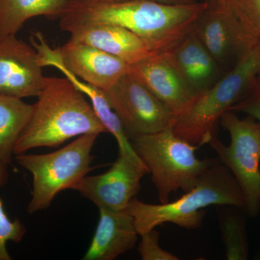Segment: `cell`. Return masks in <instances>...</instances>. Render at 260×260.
Returning <instances> with one entry per match:
<instances>
[{"label": "cell", "instance_id": "cell-23", "mask_svg": "<svg viewBox=\"0 0 260 260\" xmlns=\"http://www.w3.org/2000/svg\"><path fill=\"white\" fill-rule=\"evenodd\" d=\"M141 237L138 250L143 260H179L178 256L159 245L160 234L155 229L140 236Z\"/></svg>", "mask_w": 260, "mask_h": 260}, {"label": "cell", "instance_id": "cell-18", "mask_svg": "<svg viewBox=\"0 0 260 260\" xmlns=\"http://www.w3.org/2000/svg\"><path fill=\"white\" fill-rule=\"evenodd\" d=\"M68 0H0V39L16 36L29 19L59 18Z\"/></svg>", "mask_w": 260, "mask_h": 260}, {"label": "cell", "instance_id": "cell-9", "mask_svg": "<svg viewBox=\"0 0 260 260\" xmlns=\"http://www.w3.org/2000/svg\"><path fill=\"white\" fill-rule=\"evenodd\" d=\"M194 30L225 73L257 42L244 28L225 0H206Z\"/></svg>", "mask_w": 260, "mask_h": 260}, {"label": "cell", "instance_id": "cell-20", "mask_svg": "<svg viewBox=\"0 0 260 260\" xmlns=\"http://www.w3.org/2000/svg\"><path fill=\"white\" fill-rule=\"evenodd\" d=\"M218 220L220 234L228 260L249 259V246L244 215L237 207L219 205Z\"/></svg>", "mask_w": 260, "mask_h": 260}, {"label": "cell", "instance_id": "cell-10", "mask_svg": "<svg viewBox=\"0 0 260 260\" xmlns=\"http://www.w3.org/2000/svg\"><path fill=\"white\" fill-rule=\"evenodd\" d=\"M148 173L144 164L119 154L107 172L85 176L73 189L99 208L125 210L140 192L142 179Z\"/></svg>", "mask_w": 260, "mask_h": 260}, {"label": "cell", "instance_id": "cell-4", "mask_svg": "<svg viewBox=\"0 0 260 260\" xmlns=\"http://www.w3.org/2000/svg\"><path fill=\"white\" fill-rule=\"evenodd\" d=\"M260 72V41L209 90L197 99L192 107L176 120L172 129L179 138L198 147L216 135L222 116L242 99Z\"/></svg>", "mask_w": 260, "mask_h": 260}, {"label": "cell", "instance_id": "cell-14", "mask_svg": "<svg viewBox=\"0 0 260 260\" xmlns=\"http://www.w3.org/2000/svg\"><path fill=\"white\" fill-rule=\"evenodd\" d=\"M57 49L63 64L72 73L101 90L112 86L129 73L127 62L88 44L70 39Z\"/></svg>", "mask_w": 260, "mask_h": 260}, {"label": "cell", "instance_id": "cell-17", "mask_svg": "<svg viewBox=\"0 0 260 260\" xmlns=\"http://www.w3.org/2000/svg\"><path fill=\"white\" fill-rule=\"evenodd\" d=\"M44 65V67H54L59 70L65 78H68L90 100L97 117L107 130L108 133L112 134L117 142L119 154L129 157L135 161L143 164L135 153L119 116L113 110L102 90L85 83L72 73L63 64L60 54L56 49H50L46 53Z\"/></svg>", "mask_w": 260, "mask_h": 260}, {"label": "cell", "instance_id": "cell-15", "mask_svg": "<svg viewBox=\"0 0 260 260\" xmlns=\"http://www.w3.org/2000/svg\"><path fill=\"white\" fill-rule=\"evenodd\" d=\"M162 54L186 85L199 95L225 74L194 29Z\"/></svg>", "mask_w": 260, "mask_h": 260}, {"label": "cell", "instance_id": "cell-26", "mask_svg": "<svg viewBox=\"0 0 260 260\" xmlns=\"http://www.w3.org/2000/svg\"><path fill=\"white\" fill-rule=\"evenodd\" d=\"M255 259L260 260V250L258 251L257 254H256V255L255 256V258H254Z\"/></svg>", "mask_w": 260, "mask_h": 260}, {"label": "cell", "instance_id": "cell-25", "mask_svg": "<svg viewBox=\"0 0 260 260\" xmlns=\"http://www.w3.org/2000/svg\"><path fill=\"white\" fill-rule=\"evenodd\" d=\"M162 4L173 5H190L197 3L196 0H151Z\"/></svg>", "mask_w": 260, "mask_h": 260}, {"label": "cell", "instance_id": "cell-1", "mask_svg": "<svg viewBox=\"0 0 260 260\" xmlns=\"http://www.w3.org/2000/svg\"><path fill=\"white\" fill-rule=\"evenodd\" d=\"M206 4V0L184 5L151 0H68L59 19L119 25L139 36L154 52L162 54L194 28Z\"/></svg>", "mask_w": 260, "mask_h": 260}, {"label": "cell", "instance_id": "cell-2", "mask_svg": "<svg viewBox=\"0 0 260 260\" xmlns=\"http://www.w3.org/2000/svg\"><path fill=\"white\" fill-rule=\"evenodd\" d=\"M14 155L38 148H59L72 138L108 133L87 97L67 78L46 77Z\"/></svg>", "mask_w": 260, "mask_h": 260}, {"label": "cell", "instance_id": "cell-3", "mask_svg": "<svg viewBox=\"0 0 260 260\" xmlns=\"http://www.w3.org/2000/svg\"><path fill=\"white\" fill-rule=\"evenodd\" d=\"M229 205L245 210L246 200L232 172L218 158L203 174L197 185L180 198L165 204L143 203L136 198L126 208L133 217L139 236L162 224L198 229L203 225L207 207Z\"/></svg>", "mask_w": 260, "mask_h": 260}, {"label": "cell", "instance_id": "cell-24", "mask_svg": "<svg viewBox=\"0 0 260 260\" xmlns=\"http://www.w3.org/2000/svg\"><path fill=\"white\" fill-rule=\"evenodd\" d=\"M230 111L244 113L260 122V72L244 96Z\"/></svg>", "mask_w": 260, "mask_h": 260}, {"label": "cell", "instance_id": "cell-19", "mask_svg": "<svg viewBox=\"0 0 260 260\" xmlns=\"http://www.w3.org/2000/svg\"><path fill=\"white\" fill-rule=\"evenodd\" d=\"M34 104L0 95V162L9 166L17 142L30 120Z\"/></svg>", "mask_w": 260, "mask_h": 260}, {"label": "cell", "instance_id": "cell-28", "mask_svg": "<svg viewBox=\"0 0 260 260\" xmlns=\"http://www.w3.org/2000/svg\"><path fill=\"white\" fill-rule=\"evenodd\" d=\"M259 203H260V193H259Z\"/></svg>", "mask_w": 260, "mask_h": 260}, {"label": "cell", "instance_id": "cell-7", "mask_svg": "<svg viewBox=\"0 0 260 260\" xmlns=\"http://www.w3.org/2000/svg\"><path fill=\"white\" fill-rule=\"evenodd\" d=\"M220 121L229 132L230 144H224L217 135L208 144L235 178L245 198V210L254 218L260 209V122L249 116L240 119L232 111Z\"/></svg>", "mask_w": 260, "mask_h": 260}, {"label": "cell", "instance_id": "cell-21", "mask_svg": "<svg viewBox=\"0 0 260 260\" xmlns=\"http://www.w3.org/2000/svg\"><path fill=\"white\" fill-rule=\"evenodd\" d=\"M8 179V166L0 162V187L6 184ZM26 232V227L21 220L18 218L11 220L7 215L0 199V260L12 259L7 244L10 242H21Z\"/></svg>", "mask_w": 260, "mask_h": 260}, {"label": "cell", "instance_id": "cell-6", "mask_svg": "<svg viewBox=\"0 0 260 260\" xmlns=\"http://www.w3.org/2000/svg\"><path fill=\"white\" fill-rule=\"evenodd\" d=\"M99 136L81 135L51 153L15 155L19 165L32 175V197L27 208L28 213L47 209L56 195L65 189H74L91 172L94 159L92 150Z\"/></svg>", "mask_w": 260, "mask_h": 260}, {"label": "cell", "instance_id": "cell-13", "mask_svg": "<svg viewBox=\"0 0 260 260\" xmlns=\"http://www.w3.org/2000/svg\"><path fill=\"white\" fill-rule=\"evenodd\" d=\"M128 73L167 105L177 119L187 112L199 97L162 54H154L130 64Z\"/></svg>", "mask_w": 260, "mask_h": 260}, {"label": "cell", "instance_id": "cell-16", "mask_svg": "<svg viewBox=\"0 0 260 260\" xmlns=\"http://www.w3.org/2000/svg\"><path fill=\"white\" fill-rule=\"evenodd\" d=\"M99 209V223L83 260L115 259L138 242L134 218L126 210Z\"/></svg>", "mask_w": 260, "mask_h": 260}, {"label": "cell", "instance_id": "cell-8", "mask_svg": "<svg viewBox=\"0 0 260 260\" xmlns=\"http://www.w3.org/2000/svg\"><path fill=\"white\" fill-rule=\"evenodd\" d=\"M129 140L173 127L174 113L129 73L102 90Z\"/></svg>", "mask_w": 260, "mask_h": 260}, {"label": "cell", "instance_id": "cell-22", "mask_svg": "<svg viewBox=\"0 0 260 260\" xmlns=\"http://www.w3.org/2000/svg\"><path fill=\"white\" fill-rule=\"evenodd\" d=\"M244 28L260 41V0H225Z\"/></svg>", "mask_w": 260, "mask_h": 260}, {"label": "cell", "instance_id": "cell-5", "mask_svg": "<svg viewBox=\"0 0 260 260\" xmlns=\"http://www.w3.org/2000/svg\"><path fill=\"white\" fill-rule=\"evenodd\" d=\"M130 142L151 174L161 204L169 203L170 195L179 189L191 190L215 160L198 158L195 152L200 147L179 138L172 127Z\"/></svg>", "mask_w": 260, "mask_h": 260}, {"label": "cell", "instance_id": "cell-12", "mask_svg": "<svg viewBox=\"0 0 260 260\" xmlns=\"http://www.w3.org/2000/svg\"><path fill=\"white\" fill-rule=\"evenodd\" d=\"M59 26L70 32V40L98 48L129 64L157 54L139 36L119 25L59 20Z\"/></svg>", "mask_w": 260, "mask_h": 260}, {"label": "cell", "instance_id": "cell-11", "mask_svg": "<svg viewBox=\"0 0 260 260\" xmlns=\"http://www.w3.org/2000/svg\"><path fill=\"white\" fill-rule=\"evenodd\" d=\"M41 56L16 36L0 39V95L37 97L44 86Z\"/></svg>", "mask_w": 260, "mask_h": 260}, {"label": "cell", "instance_id": "cell-27", "mask_svg": "<svg viewBox=\"0 0 260 260\" xmlns=\"http://www.w3.org/2000/svg\"><path fill=\"white\" fill-rule=\"evenodd\" d=\"M106 1H110V2H123V1H128V0H106Z\"/></svg>", "mask_w": 260, "mask_h": 260}]
</instances>
